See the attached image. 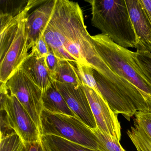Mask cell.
Masks as SVG:
<instances>
[{"instance_id": "obj_1", "label": "cell", "mask_w": 151, "mask_h": 151, "mask_svg": "<svg viewBox=\"0 0 151 151\" xmlns=\"http://www.w3.org/2000/svg\"><path fill=\"white\" fill-rule=\"evenodd\" d=\"M43 36L49 49L60 60L79 63L96 70L103 62L93 44L77 2L56 0Z\"/></svg>"}, {"instance_id": "obj_2", "label": "cell", "mask_w": 151, "mask_h": 151, "mask_svg": "<svg viewBox=\"0 0 151 151\" xmlns=\"http://www.w3.org/2000/svg\"><path fill=\"white\" fill-rule=\"evenodd\" d=\"M45 0H30L27 7L14 17L0 15V82L6 83L21 67L29 48L25 24L28 13Z\"/></svg>"}, {"instance_id": "obj_3", "label": "cell", "mask_w": 151, "mask_h": 151, "mask_svg": "<svg viewBox=\"0 0 151 151\" xmlns=\"http://www.w3.org/2000/svg\"><path fill=\"white\" fill-rule=\"evenodd\" d=\"M91 24L102 34L124 48H136L137 37L125 0H88Z\"/></svg>"}, {"instance_id": "obj_4", "label": "cell", "mask_w": 151, "mask_h": 151, "mask_svg": "<svg viewBox=\"0 0 151 151\" xmlns=\"http://www.w3.org/2000/svg\"><path fill=\"white\" fill-rule=\"evenodd\" d=\"M91 37L97 52L108 66L151 101V82L136 62L133 52L118 45L102 33Z\"/></svg>"}, {"instance_id": "obj_5", "label": "cell", "mask_w": 151, "mask_h": 151, "mask_svg": "<svg viewBox=\"0 0 151 151\" xmlns=\"http://www.w3.org/2000/svg\"><path fill=\"white\" fill-rule=\"evenodd\" d=\"M41 135L57 136L98 151H108L92 129L76 116L51 113L43 109Z\"/></svg>"}, {"instance_id": "obj_6", "label": "cell", "mask_w": 151, "mask_h": 151, "mask_svg": "<svg viewBox=\"0 0 151 151\" xmlns=\"http://www.w3.org/2000/svg\"><path fill=\"white\" fill-rule=\"evenodd\" d=\"M1 134L16 132L24 142L40 141L39 129L15 96L9 93L6 84L1 83Z\"/></svg>"}, {"instance_id": "obj_7", "label": "cell", "mask_w": 151, "mask_h": 151, "mask_svg": "<svg viewBox=\"0 0 151 151\" xmlns=\"http://www.w3.org/2000/svg\"><path fill=\"white\" fill-rule=\"evenodd\" d=\"M5 84L9 93L16 97L40 131V115L43 109L42 90L29 78L21 67Z\"/></svg>"}, {"instance_id": "obj_8", "label": "cell", "mask_w": 151, "mask_h": 151, "mask_svg": "<svg viewBox=\"0 0 151 151\" xmlns=\"http://www.w3.org/2000/svg\"><path fill=\"white\" fill-rule=\"evenodd\" d=\"M81 86L88 99L97 128L112 139L120 141L122 133L118 114L112 110L97 92L84 85H81Z\"/></svg>"}, {"instance_id": "obj_9", "label": "cell", "mask_w": 151, "mask_h": 151, "mask_svg": "<svg viewBox=\"0 0 151 151\" xmlns=\"http://www.w3.org/2000/svg\"><path fill=\"white\" fill-rule=\"evenodd\" d=\"M52 82L76 116L91 129L97 128L89 101L81 85Z\"/></svg>"}, {"instance_id": "obj_10", "label": "cell", "mask_w": 151, "mask_h": 151, "mask_svg": "<svg viewBox=\"0 0 151 151\" xmlns=\"http://www.w3.org/2000/svg\"><path fill=\"white\" fill-rule=\"evenodd\" d=\"M137 37V51L151 53V23L139 0H125Z\"/></svg>"}, {"instance_id": "obj_11", "label": "cell", "mask_w": 151, "mask_h": 151, "mask_svg": "<svg viewBox=\"0 0 151 151\" xmlns=\"http://www.w3.org/2000/svg\"><path fill=\"white\" fill-rule=\"evenodd\" d=\"M56 0H47L26 18L25 28L29 49L43 35L52 15Z\"/></svg>"}, {"instance_id": "obj_12", "label": "cell", "mask_w": 151, "mask_h": 151, "mask_svg": "<svg viewBox=\"0 0 151 151\" xmlns=\"http://www.w3.org/2000/svg\"><path fill=\"white\" fill-rule=\"evenodd\" d=\"M133 122L127 135L137 151H151V112L137 111Z\"/></svg>"}, {"instance_id": "obj_13", "label": "cell", "mask_w": 151, "mask_h": 151, "mask_svg": "<svg viewBox=\"0 0 151 151\" xmlns=\"http://www.w3.org/2000/svg\"><path fill=\"white\" fill-rule=\"evenodd\" d=\"M21 68L29 78L45 92L52 83L45 58H40L31 52Z\"/></svg>"}, {"instance_id": "obj_14", "label": "cell", "mask_w": 151, "mask_h": 151, "mask_svg": "<svg viewBox=\"0 0 151 151\" xmlns=\"http://www.w3.org/2000/svg\"><path fill=\"white\" fill-rule=\"evenodd\" d=\"M42 104L43 109L51 113L77 117L69 107L53 82L47 90L43 93Z\"/></svg>"}, {"instance_id": "obj_15", "label": "cell", "mask_w": 151, "mask_h": 151, "mask_svg": "<svg viewBox=\"0 0 151 151\" xmlns=\"http://www.w3.org/2000/svg\"><path fill=\"white\" fill-rule=\"evenodd\" d=\"M40 141L45 151H98L54 135H41Z\"/></svg>"}, {"instance_id": "obj_16", "label": "cell", "mask_w": 151, "mask_h": 151, "mask_svg": "<svg viewBox=\"0 0 151 151\" xmlns=\"http://www.w3.org/2000/svg\"><path fill=\"white\" fill-rule=\"evenodd\" d=\"M71 62L66 60H60L59 65L52 77V80L62 83L81 85L82 83L76 68Z\"/></svg>"}, {"instance_id": "obj_17", "label": "cell", "mask_w": 151, "mask_h": 151, "mask_svg": "<svg viewBox=\"0 0 151 151\" xmlns=\"http://www.w3.org/2000/svg\"><path fill=\"white\" fill-rule=\"evenodd\" d=\"M29 1H0V15L14 17L22 13Z\"/></svg>"}, {"instance_id": "obj_18", "label": "cell", "mask_w": 151, "mask_h": 151, "mask_svg": "<svg viewBox=\"0 0 151 151\" xmlns=\"http://www.w3.org/2000/svg\"><path fill=\"white\" fill-rule=\"evenodd\" d=\"M74 63L76 64V68L82 84L93 89L98 93L96 82L93 76V69L79 63Z\"/></svg>"}, {"instance_id": "obj_19", "label": "cell", "mask_w": 151, "mask_h": 151, "mask_svg": "<svg viewBox=\"0 0 151 151\" xmlns=\"http://www.w3.org/2000/svg\"><path fill=\"white\" fill-rule=\"evenodd\" d=\"M24 141L16 133L1 138L0 151H22Z\"/></svg>"}, {"instance_id": "obj_20", "label": "cell", "mask_w": 151, "mask_h": 151, "mask_svg": "<svg viewBox=\"0 0 151 151\" xmlns=\"http://www.w3.org/2000/svg\"><path fill=\"white\" fill-rule=\"evenodd\" d=\"M133 55L137 64L151 82V53L137 51Z\"/></svg>"}, {"instance_id": "obj_21", "label": "cell", "mask_w": 151, "mask_h": 151, "mask_svg": "<svg viewBox=\"0 0 151 151\" xmlns=\"http://www.w3.org/2000/svg\"><path fill=\"white\" fill-rule=\"evenodd\" d=\"M92 129L108 151H126L121 146L120 141L112 139L101 132L98 128Z\"/></svg>"}, {"instance_id": "obj_22", "label": "cell", "mask_w": 151, "mask_h": 151, "mask_svg": "<svg viewBox=\"0 0 151 151\" xmlns=\"http://www.w3.org/2000/svg\"><path fill=\"white\" fill-rule=\"evenodd\" d=\"M49 51L48 45L42 35L35 43L31 52L34 53L40 58H45Z\"/></svg>"}, {"instance_id": "obj_23", "label": "cell", "mask_w": 151, "mask_h": 151, "mask_svg": "<svg viewBox=\"0 0 151 151\" xmlns=\"http://www.w3.org/2000/svg\"><path fill=\"white\" fill-rule=\"evenodd\" d=\"M49 52L45 57V63L52 78L59 65L60 60L55 56L52 50L49 49Z\"/></svg>"}, {"instance_id": "obj_24", "label": "cell", "mask_w": 151, "mask_h": 151, "mask_svg": "<svg viewBox=\"0 0 151 151\" xmlns=\"http://www.w3.org/2000/svg\"><path fill=\"white\" fill-rule=\"evenodd\" d=\"M22 151H45L41 141L24 142Z\"/></svg>"}, {"instance_id": "obj_25", "label": "cell", "mask_w": 151, "mask_h": 151, "mask_svg": "<svg viewBox=\"0 0 151 151\" xmlns=\"http://www.w3.org/2000/svg\"><path fill=\"white\" fill-rule=\"evenodd\" d=\"M151 23V0H139Z\"/></svg>"}]
</instances>
